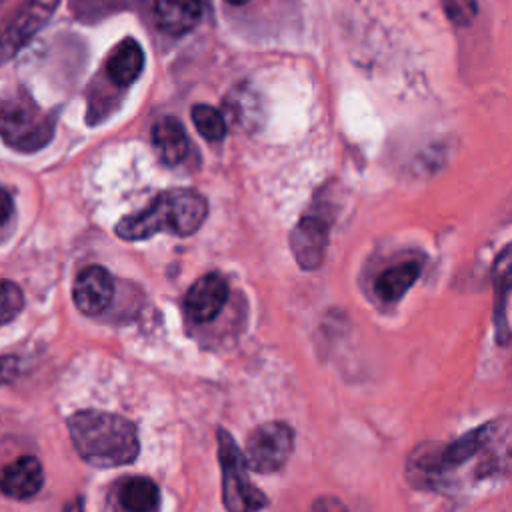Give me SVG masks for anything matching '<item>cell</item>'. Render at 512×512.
Returning <instances> with one entry per match:
<instances>
[{"label": "cell", "instance_id": "6da1fadb", "mask_svg": "<svg viewBox=\"0 0 512 512\" xmlns=\"http://www.w3.org/2000/svg\"><path fill=\"white\" fill-rule=\"evenodd\" d=\"M68 432L78 456L96 468L128 466L140 452L132 420L100 410H80L68 418Z\"/></svg>", "mask_w": 512, "mask_h": 512}, {"label": "cell", "instance_id": "7a4b0ae2", "mask_svg": "<svg viewBox=\"0 0 512 512\" xmlns=\"http://www.w3.org/2000/svg\"><path fill=\"white\" fill-rule=\"evenodd\" d=\"M208 216L206 198L194 190H168L158 194L150 206L136 214L124 216L114 232L118 238L136 242L152 238L160 232L190 236Z\"/></svg>", "mask_w": 512, "mask_h": 512}, {"label": "cell", "instance_id": "3957f363", "mask_svg": "<svg viewBox=\"0 0 512 512\" xmlns=\"http://www.w3.org/2000/svg\"><path fill=\"white\" fill-rule=\"evenodd\" d=\"M54 134L52 116L22 90L0 96V140L18 152L44 148Z\"/></svg>", "mask_w": 512, "mask_h": 512}, {"label": "cell", "instance_id": "277c9868", "mask_svg": "<svg viewBox=\"0 0 512 512\" xmlns=\"http://www.w3.org/2000/svg\"><path fill=\"white\" fill-rule=\"evenodd\" d=\"M218 462L222 470V504L226 512H260L268 506V498L248 478L244 454L236 446L232 434L218 428Z\"/></svg>", "mask_w": 512, "mask_h": 512}, {"label": "cell", "instance_id": "5b68a950", "mask_svg": "<svg viewBox=\"0 0 512 512\" xmlns=\"http://www.w3.org/2000/svg\"><path fill=\"white\" fill-rule=\"evenodd\" d=\"M294 448V430L286 422H264L246 438L244 462L258 474H272L284 468Z\"/></svg>", "mask_w": 512, "mask_h": 512}, {"label": "cell", "instance_id": "8992f818", "mask_svg": "<svg viewBox=\"0 0 512 512\" xmlns=\"http://www.w3.org/2000/svg\"><path fill=\"white\" fill-rule=\"evenodd\" d=\"M330 236V218L320 210L304 214L290 232V248L302 270H316L324 262Z\"/></svg>", "mask_w": 512, "mask_h": 512}, {"label": "cell", "instance_id": "52a82bcc", "mask_svg": "<svg viewBox=\"0 0 512 512\" xmlns=\"http://www.w3.org/2000/svg\"><path fill=\"white\" fill-rule=\"evenodd\" d=\"M52 8L54 2L30 0L10 18L0 22V66L10 60L34 36V32L44 26L52 14Z\"/></svg>", "mask_w": 512, "mask_h": 512}, {"label": "cell", "instance_id": "ba28073f", "mask_svg": "<svg viewBox=\"0 0 512 512\" xmlns=\"http://www.w3.org/2000/svg\"><path fill=\"white\" fill-rule=\"evenodd\" d=\"M114 298V282L106 268L92 264L82 268L76 274L74 286H72V300L74 306L86 314L96 316L104 312Z\"/></svg>", "mask_w": 512, "mask_h": 512}, {"label": "cell", "instance_id": "9c48e42d", "mask_svg": "<svg viewBox=\"0 0 512 512\" xmlns=\"http://www.w3.org/2000/svg\"><path fill=\"white\" fill-rule=\"evenodd\" d=\"M228 300V282L218 274L210 272L200 276L184 296V310L196 324L214 320Z\"/></svg>", "mask_w": 512, "mask_h": 512}, {"label": "cell", "instance_id": "30bf717a", "mask_svg": "<svg viewBox=\"0 0 512 512\" xmlns=\"http://www.w3.org/2000/svg\"><path fill=\"white\" fill-rule=\"evenodd\" d=\"M44 470L36 456H20L4 466L0 474V492L12 500H28L40 492Z\"/></svg>", "mask_w": 512, "mask_h": 512}, {"label": "cell", "instance_id": "8fae6325", "mask_svg": "<svg viewBox=\"0 0 512 512\" xmlns=\"http://www.w3.org/2000/svg\"><path fill=\"white\" fill-rule=\"evenodd\" d=\"M154 16L164 32L186 34L202 18V0H156Z\"/></svg>", "mask_w": 512, "mask_h": 512}, {"label": "cell", "instance_id": "7c38bea8", "mask_svg": "<svg viewBox=\"0 0 512 512\" xmlns=\"http://www.w3.org/2000/svg\"><path fill=\"white\" fill-rule=\"evenodd\" d=\"M152 144L164 164H180L188 154V138L182 124L172 118L164 116L152 126Z\"/></svg>", "mask_w": 512, "mask_h": 512}, {"label": "cell", "instance_id": "4fadbf2b", "mask_svg": "<svg viewBox=\"0 0 512 512\" xmlns=\"http://www.w3.org/2000/svg\"><path fill=\"white\" fill-rule=\"evenodd\" d=\"M144 68V52L134 38L122 40L106 62L108 78L118 86L132 84Z\"/></svg>", "mask_w": 512, "mask_h": 512}, {"label": "cell", "instance_id": "5bb4252c", "mask_svg": "<svg viewBox=\"0 0 512 512\" xmlns=\"http://www.w3.org/2000/svg\"><path fill=\"white\" fill-rule=\"evenodd\" d=\"M116 498L126 512H156L160 490L152 478L132 476L120 482Z\"/></svg>", "mask_w": 512, "mask_h": 512}, {"label": "cell", "instance_id": "9a60e30c", "mask_svg": "<svg viewBox=\"0 0 512 512\" xmlns=\"http://www.w3.org/2000/svg\"><path fill=\"white\" fill-rule=\"evenodd\" d=\"M418 276H420L418 262H404V264L390 266L382 274H378L374 282V292L382 302H396L412 288Z\"/></svg>", "mask_w": 512, "mask_h": 512}, {"label": "cell", "instance_id": "2e32d148", "mask_svg": "<svg viewBox=\"0 0 512 512\" xmlns=\"http://www.w3.org/2000/svg\"><path fill=\"white\" fill-rule=\"evenodd\" d=\"M510 248L506 246L496 262V280H494V288H496V304H494V326H496V340L506 346L510 332H508V316H506V306H508V288H510V280H508V270H510Z\"/></svg>", "mask_w": 512, "mask_h": 512}, {"label": "cell", "instance_id": "e0dca14e", "mask_svg": "<svg viewBox=\"0 0 512 512\" xmlns=\"http://www.w3.org/2000/svg\"><path fill=\"white\" fill-rule=\"evenodd\" d=\"M260 112L262 110H260V104H258V96L254 92H250L248 88L238 86L228 96V114H230V118L236 126H254L256 116Z\"/></svg>", "mask_w": 512, "mask_h": 512}, {"label": "cell", "instance_id": "ac0fdd59", "mask_svg": "<svg viewBox=\"0 0 512 512\" xmlns=\"http://www.w3.org/2000/svg\"><path fill=\"white\" fill-rule=\"evenodd\" d=\"M192 122L196 126V130L200 132V136H204L210 142H218L224 138L226 134V122L222 118V114L208 106V104H196L190 112Z\"/></svg>", "mask_w": 512, "mask_h": 512}, {"label": "cell", "instance_id": "d6986e66", "mask_svg": "<svg viewBox=\"0 0 512 512\" xmlns=\"http://www.w3.org/2000/svg\"><path fill=\"white\" fill-rule=\"evenodd\" d=\"M24 306L22 288L16 282L0 280V326L14 320Z\"/></svg>", "mask_w": 512, "mask_h": 512}, {"label": "cell", "instance_id": "ffe728a7", "mask_svg": "<svg viewBox=\"0 0 512 512\" xmlns=\"http://www.w3.org/2000/svg\"><path fill=\"white\" fill-rule=\"evenodd\" d=\"M442 6H444L446 16L458 26L470 24L478 12L476 0H444Z\"/></svg>", "mask_w": 512, "mask_h": 512}, {"label": "cell", "instance_id": "44dd1931", "mask_svg": "<svg viewBox=\"0 0 512 512\" xmlns=\"http://www.w3.org/2000/svg\"><path fill=\"white\" fill-rule=\"evenodd\" d=\"M310 512H348L346 504L334 494H322L312 502Z\"/></svg>", "mask_w": 512, "mask_h": 512}, {"label": "cell", "instance_id": "7402d4cb", "mask_svg": "<svg viewBox=\"0 0 512 512\" xmlns=\"http://www.w3.org/2000/svg\"><path fill=\"white\" fill-rule=\"evenodd\" d=\"M20 374V362L16 356H0V384L16 380Z\"/></svg>", "mask_w": 512, "mask_h": 512}, {"label": "cell", "instance_id": "603a6c76", "mask_svg": "<svg viewBox=\"0 0 512 512\" xmlns=\"http://www.w3.org/2000/svg\"><path fill=\"white\" fill-rule=\"evenodd\" d=\"M10 214H12V198L4 188H0V226L8 220Z\"/></svg>", "mask_w": 512, "mask_h": 512}, {"label": "cell", "instance_id": "cb8c5ba5", "mask_svg": "<svg viewBox=\"0 0 512 512\" xmlns=\"http://www.w3.org/2000/svg\"><path fill=\"white\" fill-rule=\"evenodd\" d=\"M64 512H82V498H76L74 502H68L64 506Z\"/></svg>", "mask_w": 512, "mask_h": 512}, {"label": "cell", "instance_id": "d4e9b609", "mask_svg": "<svg viewBox=\"0 0 512 512\" xmlns=\"http://www.w3.org/2000/svg\"><path fill=\"white\" fill-rule=\"evenodd\" d=\"M228 4H232V6H242V4H248L250 0H226Z\"/></svg>", "mask_w": 512, "mask_h": 512}]
</instances>
